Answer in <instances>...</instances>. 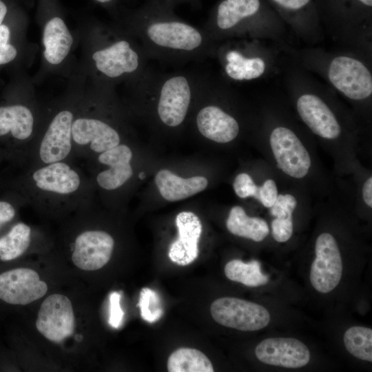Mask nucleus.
I'll return each mask as SVG.
<instances>
[{"mask_svg": "<svg viewBox=\"0 0 372 372\" xmlns=\"http://www.w3.org/2000/svg\"><path fill=\"white\" fill-rule=\"evenodd\" d=\"M210 313L219 324L242 331L260 330L270 321L269 311L262 305L234 297L214 300Z\"/></svg>", "mask_w": 372, "mask_h": 372, "instance_id": "1", "label": "nucleus"}, {"mask_svg": "<svg viewBox=\"0 0 372 372\" xmlns=\"http://www.w3.org/2000/svg\"><path fill=\"white\" fill-rule=\"evenodd\" d=\"M75 324L73 307L67 296L54 293L43 301L36 327L46 339L55 343L61 342L74 333Z\"/></svg>", "mask_w": 372, "mask_h": 372, "instance_id": "2", "label": "nucleus"}, {"mask_svg": "<svg viewBox=\"0 0 372 372\" xmlns=\"http://www.w3.org/2000/svg\"><path fill=\"white\" fill-rule=\"evenodd\" d=\"M309 278L313 287L320 293L333 291L340 283L342 274V260L334 237L329 233L320 234L315 245Z\"/></svg>", "mask_w": 372, "mask_h": 372, "instance_id": "3", "label": "nucleus"}, {"mask_svg": "<svg viewBox=\"0 0 372 372\" xmlns=\"http://www.w3.org/2000/svg\"><path fill=\"white\" fill-rule=\"evenodd\" d=\"M331 83L346 96L362 100L372 93V76L360 61L340 56L331 61L329 69Z\"/></svg>", "mask_w": 372, "mask_h": 372, "instance_id": "4", "label": "nucleus"}, {"mask_svg": "<svg viewBox=\"0 0 372 372\" xmlns=\"http://www.w3.org/2000/svg\"><path fill=\"white\" fill-rule=\"evenodd\" d=\"M270 145L277 166L282 172L296 178L307 175L311 166L309 152L291 130L284 127L274 129Z\"/></svg>", "mask_w": 372, "mask_h": 372, "instance_id": "5", "label": "nucleus"}, {"mask_svg": "<svg viewBox=\"0 0 372 372\" xmlns=\"http://www.w3.org/2000/svg\"><path fill=\"white\" fill-rule=\"evenodd\" d=\"M47 284L29 268H17L0 274V299L11 304L25 305L45 295Z\"/></svg>", "mask_w": 372, "mask_h": 372, "instance_id": "6", "label": "nucleus"}, {"mask_svg": "<svg viewBox=\"0 0 372 372\" xmlns=\"http://www.w3.org/2000/svg\"><path fill=\"white\" fill-rule=\"evenodd\" d=\"M255 354L261 362L289 369L307 365L310 360L309 348L300 340L293 338H269L256 347Z\"/></svg>", "mask_w": 372, "mask_h": 372, "instance_id": "7", "label": "nucleus"}, {"mask_svg": "<svg viewBox=\"0 0 372 372\" xmlns=\"http://www.w3.org/2000/svg\"><path fill=\"white\" fill-rule=\"evenodd\" d=\"M114 246L113 238L104 231H83L75 239L72 260L80 269L98 270L109 262Z\"/></svg>", "mask_w": 372, "mask_h": 372, "instance_id": "8", "label": "nucleus"}, {"mask_svg": "<svg viewBox=\"0 0 372 372\" xmlns=\"http://www.w3.org/2000/svg\"><path fill=\"white\" fill-rule=\"evenodd\" d=\"M73 113L68 110L59 112L51 121L40 144L39 156L45 164L62 161L72 146Z\"/></svg>", "mask_w": 372, "mask_h": 372, "instance_id": "9", "label": "nucleus"}, {"mask_svg": "<svg viewBox=\"0 0 372 372\" xmlns=\"http://www.w3.org/2000/svg\"><path fill=\"white\" fill-rule=\"evenodd\" d=\"M191 101V90L187 79L175 76L162 86L158 103V114L163 123L176 127L184 121Z\"/></svg>", "mask_w": 372, "mask_h": 372, "instance_id": "10", "label": "nucleus"}, {"mask_svg": "<svg viewBox=\"0 0 372 372\" xmlns=\"http://www.w3.org/2000/svg\"><path fill=\"white\" fill-rule=\"evenodd\" d=\"M147 30L152 41L171 49L192 51L198 48L203 41L202 35L197 29L179 21H155Z\"/></svg>", "mask_w": 372, "mask_h": 372, "instance_id": "11", "label": "nucleus"}, {"mask_svg": "<svg viewBox=\"0 0 372 372\" xmlns=\"http://www.w3.org/2000/svg\"><path fill=\"white\" fill-rule=\"evenodd\" d=\"M178 237L170 245L168 256L174 263L186 266L198 256V240L203 227L199 218L192 211L180 212L176 218Z\"/></svg>", "mask_w": 372, "mask_h": 372, "instance_id": "12", "label": "nucleus"}, {"mask_svg": "<svg viewBox=\"0 0 372 372\" xmlns=\"http://www.w3.org/2000/svg\"><path fill=\"white\" fill-rule=\"evenodd\" d=\"M72 140L78 145H89L93 152L102 153L119 145L120 136L106 123L85 117L74 119Z\"/></svg>", "mask_w": 372, "mask_h": 372, "instance_id": "13", "label": "nucleus"}, {"mask_svg": "<svg viewBox=\"0 0 372 372\" xmlns=\"http://www.w3.org/2000/svg\"><path fill=\"white\" fill-rule=\"evenodd\" d=\"M297 110L311 131L324 138L338 137L341 129L333 113L318 96L306 94L297 101Z\"/></svg>", "mask_w": 372, "mask_h": 372, "instance_id": "14", "label": "nucleus"}, {"mask_svg": "<svg viewBox=\"0 0 372 372\" xmlns=\"http://www.w3.org/2000/svg\"><path fill=\"white\" fill-rule=\"evenodd\" d=\"M92 59L96 69L110 78L133 72L138 66L137 53L124 40L96 51L92 54Z\"/></svg>", "mask_w": 372, "mask_h": 372, "instance_id": "15", "label": "nucleus"}, {"mask_svg": "<svg viewBox=\"0 0 372 372\" xmlns=\"http://www.w3.org/2000/svg\"><path fill=\"white\" fill-rule=\"evenodd\" d=\"M39 189L59 195H69L78 190L81 184L79 174L62 161L47 164L32 174Z\"/></svg>", "mask_w": 372, "mask_h": 372, "instance_id": "16", "label": "nucleus"}, {"mask_svg": "<svg viewBox=\"0 0 372 372\" xmlns=\"http://www.w3.org/2000/svg\"><path fill=\"white\" fill-rule=\"evenodd\" d=\"M132 152L125 145H118L100 154L99 161L109 166L96 176L98 185L104 189L113 190L122 186L133 174L130 161Z\"/></svg>", "mask_w": 372, "mask_h": 372, "instance_id": "17", "label": "nucleus"}, {"mask_svg": "<svg viewBox=\"0 0 372 372\" xmlns=\"http://www.w3.org/2000/svg\"><path fill=\"white\" fill-rule=\"evenodd\" d=\"M196 123L203 136L220 143L234 140L239 132L236 119L214 105L202 108L197 114Z\"/></svg>", "mask_w": 372, "mask_h": 372, "instance_id": "18", "label": "nucleus"}, {"mask_svg": "<svg viewBox=\"0 0 372 372\" xmlns=\"http://www.w3.org/2000/svg\"><path fill=\"white\" fill-rule=\"evenodd\" d=\"M155 183L165 200L178 201L203 191L208 181L204 176L184 178L168 169H161L155 176Z\"/></svg>", "mask_w": 372, "mask_h": 372, "instance_id": "19", "label": "nucleus"}, {"mask_svg": "<svg viewBox=\"0 0 372 372\" xmlns=\"http://www.w3.org/2000/svg\"><path fill=\"white\" fill-rule=\"evenodd\" d=\"M43 43L45 48L44 57L51 64L61 63L69 54L73 37L60 17H54L45 24Z\"/></svg>", "mask_w": 372, "mask_h": 372, "instance_id": "20", "label": "nucleus"}, {"mask_svg": "<svg viewBox=\"0 0 372 372\" xmlns=\"http://www.w3.org/2000/svg\"><path fill=\"white\" fill-rule=\"evenodd\" d=\"M33 127V114L25 105L0 106V136L10 134L17 140L25 141L32 135Z\"/></svg>", "mask_w": 372, "mask_h": 372, "instance_id": "21", "label": "nucleus"}, {"mask_svg": "<svg viewBox=\"0 0 372 372\" xmlns=\"http://www.w3.org/2000/svg\"><path fill=\"white\" fill-rule=\"evenodd\" d=\"M261 8L260 0H221L216 10L217 25L223 30L231 28L258 14Z\"/></svg>", "mask_w": 372, "mask_h": 372, "instance_id": "22", "label": "nucleus"}, {"mask_svg": "<svg viewBox=\"0 0 372 372\" xmlns=\"http://www.w3.org/2000/svg\"><path fill=\"white\" fill-rule=\"evenodd\" d=\"M226 226L232 234L256 242L263 240L269 232V226L265 220L247 216L244 209L240 206L231 209Z\"/></svg>", "mask_w": 372, "mask_h": 372, "instance_id": "23", "label": "nucleus"}, {"mask_svg": "<svg viewBox=\"0 0 372 372\" xmlns=\"http://www.w3.org/2000/svg\"><path fill=\"white\" fill-rule=\"evenodd\" d=\"M169 372H213L209 359L200 351L192 348H180L167 360Z\"/></svg>", "mask_w": 372, "mask_h": 372, "instance_id": "24", "label": "nucleus"}, {"mask_svg": "<svg viewBox=\"0 0 372 372\" xmlns=\"http://www.w3.org/2000/svg\"><path fill=\"white\" fill-rule=\"evenodd\" d=\"M225 274L230 280L247 287H259L269 282V276L262 272L260 263L256 260L249 262L238 259L230 260L225 266Z\"/></svg>", "mask_w": 372, "mask_h": 372, "instance_id": "25", "label": "nucleus"}, {"mask_svg": "<svg viewBox=\"0 0 372 372\" xmlns=\"http://www.w3.org/2000/svg\"><path fill=\"white\" fill-rule=\"evenodd\" d=\"M30 227L19 223L10 231L0 238V260L9 261L21 256L30 242Z\"/></svg>", "mask_w": 372, "mask_h": 372, "instance_id": "26", "label": "nucleus"}, {"mask_svg": "<svg viewBox=\"0 0 372 372\" xmlns=\"http://www.w3.org/2000/svg\"><path fill=\"white\" fill-rule=\"evenodd\" d=\"M226 73L235 80H250L260 76L265 64L260 58L247 59L237 51H230L226 56Z\"/></svg>", "mask_w": 372, "mask_h": 372, "instance_id": "27", "label": "nucleus"}, {"mask_svg": "<svg viewBox=\"0 0 372 372\" xmlns=\"http://www.w3.org/2000/svg\"><path fill=\"white\" fill-rule=\"evenodd\" d=\"M346 349L352 355L362 360L372 362V330L362 326L348 329L343 337Z\"/></svg>", "mask_w": 372, "mask_h": 372, "instance_id": "28", "label": "nucleus"}, {"mask_svg": "<svg viewBox=\"0 0 372 372\" xmlns=\"http://www.w3.org/2000/svg\"><path fill=\"white\" fill-rule=\"evenodd\" d=\"M138 306L140 308L141 318L149 323L158 321L163 314L158 294L147 287L141 289Z\"/></svg>", "mask_w": 372, "mask_h": 372, "instance_id": "29", "label": "nucleus"}, {"mask_svg": "<svg viewBox=\"0 0 372 372\" xmlns=\"http://www.w3.org/2000/svg\"><path fill=\"white\" fill-rule=\"evenodd\" d=\"M296 205L297 201L292 195H278L276 201L270 207V212L277 220L292 221V214Z\"/></svg>", "mask_w": 372, "mask_h": 372, "instance_id": "30", "label": "nucleus"}, {"mask_svg": "<svg viewBox=\"0 0 372 372\" xmlns=\"http://www.w3.org/2000/svg\"><path fill=\"white\" fill-rule=\"evenodd\" d=\"M17 54V48L11 43V30L3 23L0 25V67L13 61Z\"/></svg>", "mask_w": 372, "mask_h": 372, "instance_id": "31", "label": "nucleus"}, {"mask_svg": "<svg viewBox=\"0 0 372 372\" xmlns=\"http://www.w3.org/2000/svg\"><path fill=\"white\" fill-rule=\"evenodd\" d=\"M233 187L236 195L242 198L249 196L256 198L258 189L251 177L245 173L240 174L236 177Z\"/></svg>", "mask_w": 372, "mask_h": 372, "instance_id": "32", "label": "nucleus"}, {"mask_svg": "<svg viewBox=\"0 0 372 372\" xmlns=\"http://www.w3.org/2000/svg\"><path fill=\"white\" fill-rule=\"evenodd\" d=\"M121 295L118 291H112L109 296L110 301V316L108 323L115 329L121 327L124 313L121 307Z\"/></svg>", "mask_w": 372, "mask_h": 372, "instance_id": "33", "label": "nucleus"}, {"mask_svg": "<svg viewBox=\"0 0 372 372\" xmlns=\"http://www.w3.org/2000/svg\"><path fill=\"white\" fill-rule=\"evenodd\" d=\"M278 196V190L275 182L269 179L258 187L256 198L266 207L270 208Z\"/></svg>", "mask_w": 372, "mask_h": 372, "instance_id": "34", "label": "nucleus"}, {"mask_svg": "<svg viewBox=\"0 0 372 372\" xmlns=\"http://www.w3.org/2000/svg\"><path fill=\"white\" fill-rule=\"evenodd\" d=\"M15 215L13 206L6 201H0V227L10 221Z\"/></svg>", "mask_w": 372, "mask_h": 372, "instance_id": "35", "label": "nucleus"}, {"mask_svg": "<svg viewBox=\"0 0 372 372\" xmlns=\"http://www.w3.org/2000/svg\"><path fill=\"white\" fill-rule=\"evenodd\" d=\"M363 199L366 204L372 207V177H369L365 182L362 189Z\"/></svg>", "mask_w": 372, "mask_h": 372, "instance_id": "36", "label": "nucleus"}, {"mask_svg": "<svg viewBox=\"0 0 372 372\" xmlns=\"http://www.w3.org/2000/svg\"><path fill=\"white\" fill-rule=\"evenodd\" d=\"M8 12V7L6 4L0 0V25L3 23V21Z\"/></svg>", "mask_w": 372, "mask_h": 372, "instance_id": "37", "label": "nucleus"}, {"mask_svg": "<svg viewBox=\"0 0 372 372\" xmlns=\"http://www.w3.org/2000/svg\"><path fill=\"white\" fill-rule=\"evenodd\" d=\"M96 1L101 3H108V2L112 1V0H96Z\"/></svg>", "mask_w": 372, "mask_h": 372, "instance_id": "38", "label": "nucleus"}, {"mask_svg": "<svg viewBox=\"0 0 372 372\" xmlns=\"http://www.w3.org/2000/svg\"><path fill=\"white\" fill-rule=\"evenodd\" d=\"M144 177H145V174L143 172L139 174V178L141 179L144 178Z\"/></svg>", "mask_w": 372, "mask_h": 372, "instance_id": "39", "label": "nucleus"}]
</instances>
